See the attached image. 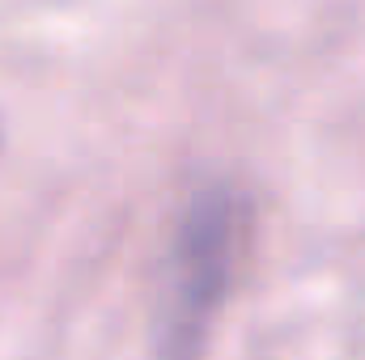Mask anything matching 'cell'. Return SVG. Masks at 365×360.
I'll list each match as a JSON object with an SVG mask.
<instances>
[{"label": "cell", "mask_w": 365, "mask_h": 360, "mask_svg": "<svg viewBox=\"0 0 365 360\" xmlns=\"http://www.w3.org/2000/svg\"><path fill=\"white\" fill-rule=\"evenodd\" d=\"M247 208L230 186H212L191 199L166 263V344L191 348L208 331L242 259Z\"/></svg>", "instance_id": "cell-1"}]
</instances>
